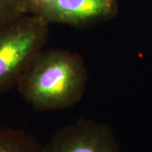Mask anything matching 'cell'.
Segmentation results:
<instances>
[{
	"label": "cell",
	"instance_id": "2",
	"mask_svg": "<svg viewBox=\"0 0 152 152\" xmlns=\"http://www.w3.org/2000/svg\"><path fill=\"white\" fill-rule=\"evenodd\" d=\"M49 25L34 14L0 25V92L16 86L28 64L45 48Z\"/></svg>",
	"mask_w": 152,
	"mask_h": 152
},
{
	"label": "cell",
	"instance_id": "1",
	"mask_svg": "<svg viewBox=\"0 0 152 152\" xmlns=\"http://www.w3.org/2000/svg\"><path fill=\"white\" fill-rule=\"evenodd\" d=\"M88 69L77 52L42 49L28 64L17 82L23 99L38 111L69 108L81 101Z\"/></svg>",
	"mask_w": 152,
	"mask_h": 152
},
{
	"label": "cell",
	"instance_id": "3",
	"mask_svg": "<svg viewBox=\"0 0 152 152\" xmlns=\"http://www.w3.org/2000/svg\"><path fill=\"white\" fill-rule=\"evenodd\" d=\"M43 147L44 152H120L112 128L90 118L64 126Z\"/></svg>",
	"mask_w": 152,
	"mask_h": 152
},
{
	"label": "cell",
	"instance_id": "5",
	"mask_svg": "<svg viewBox=\"0 0 152 152\" xmlns=\"http://www.w3.org/2000/svg\"><path fill=\"white\" fill-rule=\"evenodd\" d=\"M0 152H44L43 145L37 139L26 131L0 129Z\"/></svg>",
	"mask_w": 152,
	"mask_h": 152
},
{
	"label": "cell",
	"instance_id": "7",
	"mask_svg": "<svg viewBox=\"0 0 152 152\" xmlns=\"http://www.w3.org/2000/svg\"><path fill=\"white\" fill-rule=\"evenodd\" d=\"M27 14L38 15L41 11L56 0H25Z\"/></svg>",
	"mask_w": 152,
	"mask_h": 152
},
{
	"label": "cell",
	"instance_id": "6",
	"mask_svg": "<svg viewBox=\"0 0 152 152\" xmlns=\"http://www.w3.org/2000/svg\"><path fill=\"white\" fill-rule=\"evenodd\" d=\"M26 14L25 0H0V25Z\"/></svg>",
	"mask_w": 152,
	"mask_h": 152
},
{
	"label": "cell",
	"instance_id": "4",
	"mask_svg": "<svg viewBox=\"0 0 152 152\" xmlns=\"http://www.w3.org/2000/svg\"><path fill=\"white\" fill-rule=\"evenodd\" d=\"M118 12V0H56L38 15L49 24L81 27L108 21Z\"/></svg>",
	"mask_w": 152,
	"mask_h": 152
}]
</instances>
